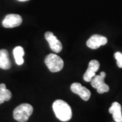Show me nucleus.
<instances>
[{
	"label": "nucleus",
	"mask_w": 122,
	"mask_h": 122,
	"mask_svg": "<svg viewBox=\"0 0 122 122\" xmlns=\"http://www.w3.org/2000/svg\"><path fill=\"white\" fill-rule=\"evenodd\" d=\"M56 117L62 122H68L72 117V110L68 103L62 100H56L52 105Z\"/></svg>",
	"instance_id": "obj_1"
},
{
	"label": "nucleus",
	"mask_w": 122,
	"mask_h": 122,
	"mask_svg": "<svg viewBox=\"0 0 122 122\" xmlns=\"http://www.w3.org/2000/svg\"><path fill=\"white\" fill-rule=\"evenodd\" d=\"M33 108L29 104L23 103L14 110L13 117L18 122H26L33 113Z\"/></svg>",
	"instance_id": "obj_2"
},
{
	"label": "nucleus",
	"mask_w": 122,
	"mask_h": 122,
	"mask_svg": "<svg viewBox=\"0 0 122 122\" xmlns=\"http://www.w3.org/2000/svg\"><path fill=\"white\" fill-rule=\"evenodd\" d=\"M45 63L51 72L56 73L63 69L64 61L59 56L55 54H50L45 59Z\"/></svg>",
	"instance_id": "obj_3"
},
{
	"label": "nucleus",
	"mask_w": 122,
	"mask_h": 122,
	"mask_svg": "<svg viewBox=\"0 0 122 122\" xmlns=\"http://www.w3.org/2000/svg\"><path fill=\"white\" fill-rule=\"evenodd\" d=\"M105 77L106 73L102 71L100 75H96L90 81L92 86L94 88H96L99 94H103L109 91V86L105 83Z\"/></svg>",
	"instance_id": "obj_4"
},
{
	"label": "nucleus",
	"mask_w": 122,
	"mask_h": 122,
	"mask_svg": "<svg viewBox=\"0 0 122 122\" xmlns=\"http://www.w3.org/2000/svg\"><path fill=\"white\" fill-rule=\"evenodd\" d=\"M22 22V18L19 14H10L7 15L2 22V25L5 28H13L20 26Z\"/></svg>",
	"instance_id": "obj_5"
},
{
	"label": "nucleus",
	"mask_w": 122,
	"mask_h": 122,
	"mask_svg": "<svg viewBox=\"0 0 122 122\" xmlns=\"http://www.w3.org/2000/svg\"><path fill=\"white\" fill-rule=\"evenodd\" d=\"M71 90L73 93L77 94L84 101H87L91 96V92L86 88L81 86L79 83H73L71 86Z\"/></svg>",
	"instance_id": "obj_6"
},
{
	"label": "nucleus",
	"mask_w": 122,
	"mask_h": 122,
	"mask_svg": "<svg viewBox=\"0 0 122 122\" xmlns=\"http://www.w3.org/2000/svg\"><path fill=\"white\" fill-rule=\"evenodd\" d=\"M45 38L50 45V48L54 52L58 53L62 49V45L61 42L57 39V37L52 32L48 31L45 33Z\"/></svg>",
	"instance_id": "obj_7"
},
{
	"label": "nucleus",
	"mask_w": 122,
	"mask_h": 122,
	"mask_svg": "<svg viewBox=\"0 0 122 122\" xmlns=\"http://www.w3.org/2000/svg\"><path fill=\"white\" fill-rule=\"evenodd\" d=\"M107 38L100 35H93L86 42V45L88 48L92 50H96L100 48L101 46H104L107 43Z\"/></svg>",
	"instance_id": "obj_8"
},
{
	"label": "nucleus",
	"mask_w": 122,
	"mask_h": 122,
	"mask_svg": "<svg viewBox=\"0 0 122 122\" xmlns=\"http://www.w3.org/2000/svg\"><path fill=\"white\" fill-rule=\"evenodd\" d=\"M99 67H100V63L98 61L92 60L91 61H90L89 65H88V68L83 75L84 81L87 82L91 81L92 78L96 75V73L97 72V71L99 69Z\"/></svg>",
	"instance_id": "obj_9"
},
{
	"label": "nucleus",
	"mask_w": 122,
	"mask_h": 122,
	"mask_svg": "<svg viewBox=\"0 0 122 122\" xmlns=\"http://www.w3.org/2000/svg\"><path fill=\"white\" fill-rule=\"evenodd\" d=\"M109 113L113 115L114 121L115 122H122V106L117 102H113L109 108Z\"/></svg>",
	"instance_id": "obj_10"
},
{
	"label": "nucleus",
	"mask_w": 122,
	"mask_h": 122,
	"mask_svg": "<svg viewBox=\"0 0 122 122\" xmlns=\"http://www.w3.org/2000/svg\"><path fill=\"white\" fill-rule=\"evenodd\" d=\"M11 67V62L9 59L8 52L6 50H0V68L7 70Z\"/></svg>",
	"instance_id": "obj_11"
},
{
	"label": "nucleus",
	"mask_w": 122,
	"mask_h": 122,
	"mask_svg": "<svg viewBox=\"0 0 122 122\" xmlns=\"http://www.w3.org/2000/svg\"><path fill=\"white\" fill-rule=\"evenodd\" d=\"M12 98V93L6 88L5 84H0V105L4 103L5 101H9Z\"/></svg>",
	"instance_id": "obj_12"
},
{
	"label": "nucleus",
	"mask_w": 122,
	"mask_h": 122,
	"mask_svg": "<svg viewBox=\"0 0 122 122\" xmlns=\"http://www.w3.org/2000/svg\"><path fill=\"white\" fill-rule=\"evenodd\" d=\"M13 54L16 63L18 65H22L24 63L23 56L25 55V50L21 46H16L14 49Z\"/></svg>",
	"instance_id": "obj_13"
},
{
	"label": "nucleus",
	"mask_w": 122,
	"mask_h": 122,
	"mask_svg": "<svg viewBox=\"0 0 122 122\" xmlns=\"http://www.w3.org/2000/svg\"><path fill=\"white\" fill-rule=\"evenodd\" d=\"M114 56L117 61V65L118 67L122 68V53L120 52H117L115 53Z\"/></svg>",
	"instance_id": "obj_14"
},
{
	"label": "nucleus",
	"mask_w": 122,
	"mask_h": 122,
	"mask_svg": "<svg viewBox=\"0 0 122 122\" xmlns=\"http://www.w3.org/2000/svg\"><path fill=\"white\" fill-rule=\"evenodd\" d=\"M18 1H27L29 0H18Z\"/></svg>",
	"instance_id": "obj_15"
}]
</instances>
